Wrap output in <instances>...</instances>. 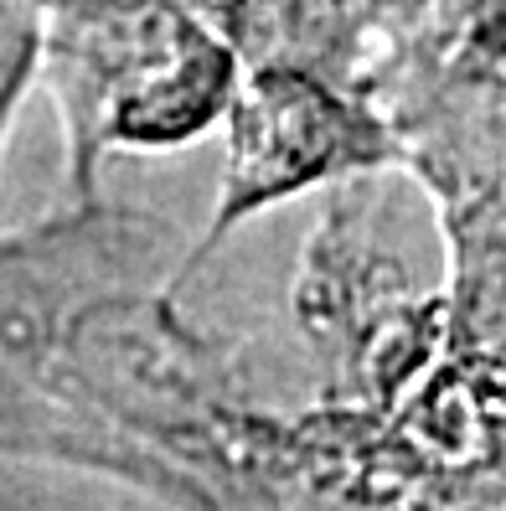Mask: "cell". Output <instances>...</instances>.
I'll list each match as a JSON object with an SVG mask.
<instances>
[{"mask_svg":"<svg viewBox=\"0 0 506 511\" xmlns=\"http://www.w3.org/2000/svg\"><path fill=\"white\" fill-rule=\"evenodd\" d=\"M32 11L67 196H94L114 150H176L218 129L238 57L187 0H32Z\"/></svg>","mask_w":506,"mask_h":511,"instance_id":"1","label":"cell"},{"mask_svg":"<svg viewBox=\"0 0 506 511\" xmlns=\"http://www.w3.org/2000/svg\"><path fill=\"white\" fill-rule=\"evenodd\" d=\"M218 129L222 176L207 227L187 243L181 289L248 217L336 181L398 171V140L378 104L300 67H238Z\"/></svg>","mask_w":506,"mask_h":511,"instance_id":"2","label":"cell"},{"mask_svg":"<svg viewBox=\"0 0 506 511\" xmlns=\"http://www.w3.org/2000/svg\"><path fill=\"white\" fill-rule=\"evenodd\" d=\"M393 171L326 186L320 223L300 248L295 310L305 331L362 372L409 367L440 341L444 300L419 289L393 223Z\"/></svg>","mask_w":506,"mask_h":511,"instance_id":"3","label":"cell"},{"mask_svg":"<svg viewBox=\"0 0 506 511\" xmlns=\"http://www.w3.org/2000/svg\"><path fill=\"white\" fill-rule=\"evenodd\" d=\"M36 83V11L32 0H0V145L11 135L26 88Z\"/></svg>","mask_w":506,"mask_h":511,"instance_id":"4","label":"cell"},{"mask_svg":"<svg viewBox=\"0 0 506 511\" xmlns=\"http://www.w3.org/2000/svg\"><path fill=\"white\" fill-rule=\"evenodd\" d=\"M351 5L362 11V21H367V32H372V42H378V52L403 47V42L429 21V11H434V0H351Z\"/></svg>","mask_w":506,"mask_h":511,"instance_id":"5","label":"cell"},{"mask_svg":"<svg viewBox=\"0 0 506 511\" xmlns=\"http://www.w3.org/2000/svg\"><path fill=\"white\" fill-rule=\"evenodd\" d=\"M471 16H481L491 26V32H501L506 36V0H460Z\"/></svg>","mask_w":506,"mask_h":511,"instance_id":"6","label":"cell"}]
</instances>
